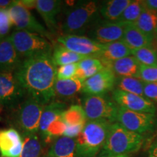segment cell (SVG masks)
Masks as SVG:
<instances>
[{
  "label": "cell",
  "mask_w": 157,
  "mask_h": 157,
  "mask_svg": "<svg viewBox=\"0 0 157 157\" xmlns=\"http://www.w3.org/2000/svg\"><path fill=\"white\" fill-rule=\"evenodd\" d=\"M14 3V1H8V0H2L0 1V9L8 10Z\"/></svg>",
  "instance_id": "f35d334b"
},
{
  "label": "cell",
  "mask_w": 157,
  "mask_h": 157,
  "mask_svg": "<svg viewBox=\"0 0 157 157\" xmlns=\"http://www.w3.org/2000/svg\"><path fill=\"white\" fill-rule=\"evenodd\" d=\"M144 3L147 8L157 12V0H146Z\"/></svg>",
  "instance_id": "8d00e7d4"
},
{
  "label": "cell",
  "mask_w": 157,
  "mask_h": 157,
  "mask_svg": "<svg viewBox=\"0 0 157 157\" xmlns=\"http://www.w3.org/2000/svg\"><path fill=\"white\" fill-rule=\"evenodd\" d=\"M146 8L143 0H132L131 3L124 11L117 22L134 23L138 19L143 10Z\"/></svg>",
  "instance_id": "4dcf8cb0"
},
{
  "label": "cell",
  "mask_w": 157,
  "mask_h": 157,
  "mask_svg": "<svg viewBox=\"0 0 157 157\" xmlns=\"http://www.w3.org/2000/svg\"><path fill=\"white\" fill-rule=\"evenodd\" d=\"M133 24L146 34L155 36L157 34V12L146 7Z\"/></svg>",
  "instance_id": "83f0119b"
},
{
  "label": "cell",
  "mask_w": 157,
  "mask_h": 157,
  "mask_svg": "<svg viewBox=\"0 0 157 157\" xmlns=\"http://www.w3.org/2000/svg\"><path fill=\"white\" fill-rule=\"evenodd\" d=\"M105 66L97 58H87L78 63V68L75 77L84 82L103 70Z\"/></svg>",
  "instance_id": "484cf974"
},
{
  "label": "cell",
  "mask_w": 157,
  "mask_h": 157,
  "mask_svg": "<svg viewBox=\"0 0 157 157\" xmlns=\"http://www.w3.org/2000/svg\"><path fill=\"white\" fill-rule=\"evenodd\" d=\"M143 142V135L131 132L118 122L112 123L98 157L127 156L138 151Z\"/></svg>",
  "instance_id": "7a4b0ae2"
},
{
  "label": "cell",
  "mask_w": 157,
  "mask_h": 157,
  "mask_svg": "<svg viewBox=\"0 0 157 157\" xmlns=\"http://www.w3.org/2000/svg\"><path fill=\"white\" fill-rule=\"evenodd\" d=\"M109 68L117 76L139 78L140 63L134 56H129L111 63Z\"/></svg>",
  "instance_id": "7402d4cb"
},
{
  "label": "cell",
  "mask_w": 157,
  "mask_h": 157,
  "mask_svg": "<svg viewBox=\"0 0 157 157\" xmlns=\"http://www.w3.org/2000/svg\"><path fill=\"white\" fill-rule=\"evenodd\" d=\"M132 56V50L122 40L104 45V48L98 57L105 67L109 68L111 63L127 56Z\"/></svg>",
  "instance_id": "ffe728a7"
},
{
  "label": "cell",
  "mask_w": 157,
  "mask_h": 157,
  "mask_svg": "<svg viewBox=\"0 0 157 157\" xmlns=\"http://www.w3.org/2000/svg\"><path fill=\"white\" fill-rule=\"evenodd\" d=\"M144 97L152 102H157V82L146 83L143 88Z\"/></svg>",
  "instance_id": "d590c367"
},
{
  "label": "cell",
  "mask_w": 157,
  "mask_h": 157,
  "mask_svg": "<svg viewBox=\"0 0 157 157\" xmlns=\"http://www.w3.org/2000/svg\"><path fill=\"white\" fill-rule=\"evenodd\" d=\"M117 76L111 68L105 67L83 82L82 92L89 95H105L113 90Z\"/></svg>",
  "instance_id": "7c38bea8"
},
{
  "label": "cell",
  "mask_w": 157,
  "mask_h": 157,
  "mask_svg": "<svg viewBox=\"0 0 157 157\" xmlns=\"http://www.w3.org/2000/svg\"><path fill=\"white\" fill-rule=\"evenodd\" d=\"M23 146V137L17 129H0V155L2 157H20Z\"/></svg>",
  "instance_id": "2e32d148"
},
{
  "label": "cell",
  "mask_w": 157,
  "mask_h": 157,
  "mask_svg": "<svg viewBox=\"0 0 157 157\" xmlns=\"http://www.w3.org/2000/svg\"><path fill=\"white\" fill-rule=\"evenodd\" d=\"M132 0H109L100 6V14L110 22H117Z\"/></svg>",
  "instance_id": "cb8c5ba5"
},
{
  "label": "cell",
  "mask_w": 157,
  "mask_h": 157,
  "mask_svg": "<svg viewBox=\"0 0 157 157\" xmlns=\"http://www.w3.org/2000/svg\"><path fill=\"white\" fill-rule=\"evenodd\" d=\"M156 42H157V34H156Z\"/></svg>",
  "instance_id": "60d3db41"
},
{
  "label": "cell",
  "mask_w": 157,
  "mask_h": 157,
  "mask_svg": "<svg viewBox=\"0 0 157 157\" xmlns=\"http://www.w3.org/2000/svg\"><path fill=\"white\" fill-rule=\"evenodd\" d=\"M61 117L66 126L85 124L87 122L85 112L82 105H71L64 111Z\"/></svg>",
  "instance_id": "f546056e"
},
{
  "label": "cell",
  "mask_w": 157,
  "mask_h": 157,
  "mask_svg": "<svg viewBox=\"0 0 157 157\" xmlns=\"http://www.w3.org/2000/svg\"><path fill=\"white\" fill-rule=\"evenodd\" d=\"M44 106L28 95L17 105L14 121L21 134H38L39 121Z\"/></svg>",
  "instance_id": "8992f818"
},
{
  "label": "cell",
  "mask_w": 157,
  "mask_h": 157,
  "mask_svg": "<svg viewBox=\"0 0 157 157\" xmlns=\"http://www.w3.org/2000/svg\"><path fill=\"white\" fill-rule=\"evenodd\" d=\"M10 38L23 60L41 55L52 53L54 45L48 39L35 33L16 30Z\"/></svg>",
  "instance_id": "5b68a950"
},
{
  "label": "cell",
  "mask_w": 157,
  "mask_h": 157,
  "mask_svg": "<svg viewBox=\"0 0 157 157\" xmlns=\"http://www.w3.org/2000/svg\"><path fill=\"white\" fill-rule=\"evenodd\" d=\"M52 54L25 59L14 73L27 95L44 105L55 98L57 67Z\"/></svg>",
  "instance_id": "6da1fadb"
},
{
  "label": "cell",
  "mask_w": 157,
  "mask_h": 157,
  "mask_svg": "<svg viewBox=\"0 0 157 157\" xmlns=\"http://www.w3.org/2000/svg\"><path fill=\"white\" fill-rule=\"evenodd\" d=\"M22 62L10 36L0 40V73H15Z\"/></svg>",
  "instance_id": "ac0fdd59"
},
{
  "label": "cell",
  "mask_w": 157,
  "mask_h": 157,
  "mask_svg": "<svg viewBox=\"0 0 157 157\" xmlns=\"http://www.w3.org/2000/svg\"><path fill=\"white\" fill-rule=\"evenodd\" d=\"M8 11L12 22L16 30L35 33L48 40L52 41V35L38 22L29 9L23 6L21 1H14Z\"/></svg>",
  "instance_id": "ba28073f"
},
{
  "label": "cell",
  "mask_w": 157,
  "mask_h": 157,
  "mask_svg": "<svg viewBox=\"0 0 157 157\" xmlns=\"http://www.w3.org/2000/svg\"><path fill=\"white\" fill-rule=\"evenodd\" d=\"M45 157H77L76 138L57 137L51 143Z\"/></svg>",
  "instance_id": "44dd1931"
},
{
  "label": "cell",
  "mask_w": 157,
  "mask_h": 157,
  "mask_svg": "<svg viewBox=\"0 0 157 157\" xmlns=\"http://www.w3.org/2000/svg\"><path fill=\"white\" fill-rule=\"evenodd\" d=\"M139 78L146 83L157 82V66H146L140 64Z\"/></svg>",
  "instance_id": "d6a6232c"
},
{
  "label": "cell",
  "mask_w": 157,
  "mask_h": 157,
  "mask_svg": "<svg viewBox=\"0 0 157 157\" xmlns=\"http://www.w3.org/2000/svg\"><path fill=\"white\" fill-rule=\"evenodd\" d=\"M23 151L20 157H42L44 143L38 134H21Z\"/></svg>",
  "instance_id": "4316f807"
},
{
  "label": "cell",
  "mask_w": 157,
  "mask_h": 157,
  "mask_svg": "<svg viewBox=\"0 0 157 157\" xmlns=\"http://www.w3.org/2000/svg\"><path fill=\"white\" fill-rule=\"evenodd\" d=\"M25 95L26 92L14 73H0V109L17 106Z\"/></svg>",
  "instance_id": "30bf717a"
},
{
  "label": "cell",
  "mask_w": 157,
  "mask_h": 157,
  "mask_svg": "<svg viewBox=\"0 0 157 157\" xmlns=\"http://www.w3.org/2000/svg\"><path fill=\"white\" fill-rule=\"evenodd\" d=\"M66 109L67 105L62 101H52L45 105L39 121L38 133L44 145L45 144L49 128L52 124L61 117L62 114Z\"/></svg>",
  "instance_id": "e0dca14e"
},
{
  "label": "cell",
  "mask_w": 157,
  "mask_h": 157,
  "mask_svg": "<svg viewBox=\"0 0 157 157\" xmlns=\"http://www.w3.org/2000/svg\"><path fill=\"white\" fill-rule=\"evenodd\" d=\"M52 58L56 66H61L68 64L77 63L88 57L75 53L57 42V44L56 43L54 44Z\"/></svg>",
  "instance_id": "d4e9b609"
},
{
  "label": "cell",
  "mask_w": 157,
  "mask_h": 157,
  "mask_svg": "<svg viewBox=\"0 0 157 157\" xmlns=\"http://www.w3.org/2000/svg\"><path fill=\"white\" fill-rule=\"evenodd\" d=\"M112 98L119 107L129 111L153 114L156 113V106L154 102L143 96L126 93L116 88L112 92Z\"/></svg>",
  "instance_id": "5bb4252c"
},
{
  "label": "cell",
  "mask_w": 157,
  "mask_h": 157,
  "mask_svg": "<svg viewBox=\"0 0 157 157\" xmlns=\"http://www.w3.org/2000/svg\"><path fill=\"white\" fill-rule=\"evenodd\" d=\"M57 42L75 53L88 58H98L104 48V45L83 35L63 34L57 38Z\"/></svg>",
  "instance_id": "8fae6325"
},
{
  "label": "cell",
  "mask_w": 157,
  "mask_h": 157,
  "mask_svg": "<svg viewBox=\"0 0 157 157\" xmlns=\"http://www.w3.org/2000/svg\"><path fill=\"white\" fill-rule=\"evenodd\" d=\"M105 157H129L128 156H105Z\"/></svg>",
  "instance_id": "ab89813d"
},
{
  "label": "cell",
  "mask_w": 157,
  "mask_h": 157,
  "mask_svg": "<svg viewBox=\"0 0 157 157\" xmlns=\"http://www.w3.org/2000/svg\"><path fill=\"white\" fill-rule=\"evenodd\" d=\"M111 124L104 119L87 121L76 138L77 157H95L99 154L106 140Z\"/></svg>",
  "instance_id": "277c9868"
},
{
  "label": "cell",
  "mask_w": 157,
  "mask_h": 157,
  "mask_svg": "<svg viewBox=\"0 0 157 157\" xmlns=\"http://www.w3.org/2000/svg\"><path fill=\"white\" fill-rule=\"evenodd\" d=\"M154 39V36L146 34L133 23H127L121 40L133 50L143 48H151Z\"/></svg>",
  "instance_id": "d6986e66"
},
{
  "label": "cell",
  "mask_w": 157,
  "mask_h": 157,
  "mask_svg": "<svg viewBox=\"0 0 157 157\" xmlns=\"http://www.w3.org/2000/svg\"><path fill=\"white\" fill-rule=\"evenodd\" d=\"M87 121L107 120L117 122L119 105L104 95H85L82 101Z\"/></svg>",
  "instance_id": "52a82bcc"
},
{
  "label": "cell",
  "mask_w": 157,
  "mask_h": 157,
  "mask_svg": "<svg viewBox=\"0 0 157 157\" xmlns=\"http://www.w3.org/2000/svg\"><path fill=\"white\" fill-rule=\"evenodd\" d=\"M77 68L78 63L58 66V68H57V78L58 79H69V78L75 77Z\"/></svg>",
  "instance_id": "e575fe53"
},
{
  "label": "cell",
  "mask_w": 157,
  "mask_h": 157,
  "mask_svg": "<svg viewBox=\"0 0 157 157\" xmlns=\"http://www.w3.org/2000/svg\"><path fill=\"white\" fill-rule=\"evenodd\" d=\"M132 56L146 66H157V52L152 48H143L132 50Z\"/></svg>",
  "instance_id": "1f68e13d"
},
{
  "label": "cell",
  "mask_w": 157,
  "mask_h": 157,
  "mask_svg": "<svg viewBox=\"0 0 157 157\" xmlns=\"http://www.w3.org/2000/svg\"><path fill=\"white\" fill-rule=\"evenodd\" d=\"M117 122L131 132L141 135L152 132L157 126L155 114L129 111L119 106Z\"/></svg>",
  "instance_id": "9c48e42d"
},
{
  "label": "cell",
  "mask_w": 157,
  "mask_h": 157,
  "mask_svg": "<svg viewBox=\"0 0 157 157\" xmlns=\"http://www.w3.org/2000/svg\"><path fill=\"white\" fill-rule=\"evenodd\" d=\"M126 23L106 22L93 25L87 32L89 38L99 44L105 45L121 40Z\"/></svg>",
  "instance_id": "4fadbf2b"
},
{
  "label": "cell",
  "mask_w": 157,
  "mask_h": 157,
  "mask_svg": "<svg viewBox=\"0 0 157 157\" xmlns=\"http://www.w3.org/2000/svg\"><path fill=\"white\" fill-rule=\"evenodd\" d=\"M83 82L74 77L69 79H58L55 84V98L68 100L82 91Z\"/></svg>",
  "instance_id": "603a6c76"
},
{
  "label": "cell",
  "mask_w": 157,
  "mask_h": 157,
  "mask_svg": "<svg viewBox=\"0 0 157 157\" xmlns=\"http://www.w3.org/2000/svg\"><path fill=\"white\" fill-rule=\"evenodd\" d=\"M13 25L8 10L0 9V40L5 39Z\"/></svg>",
  "instance_id": "836d02e7"
},
{
  "label": "cell",
  "mask_w": 157,
  "mask_h": 157,
  "mask_svg": "<svg viewBox=\"0 0 157 157\" xmlns=\"http://www.w3.org/2000/svg\"><path fill=\"white\" fill-rule=\"evenodd\" d=\"M98 2L89 0L76 3L67 11L61 30L63 34L80 35L89 31L100 13Z\"/></svg>",
  "instance_id": "3957f363"
},
{
  "label": "cell",
  "mask_w": 157,
  "mask_h": 157,
  "mask_svg": "<svg viewBox=\"0 0 157 157\" xmlns=\"http://www.w3.org/2000/svg\"><path fill=\"white\" fill-rule=\"evenodd\" d=\"M149 157H157V141L153 143L148 150Z\"/></svg>",
  "instance_id": "74e56055"
},
{
  "label": "cell",
  "mask_w": 157,
  "mask_h": 157,
  "mask_svg": "<svg viewBox=\"0 0 157 157\" xmlns=\"http://www.w3.org/2000/svg\"><path fill=\"white\" fill-rule=\"evenodd\" d=\"M115 86H117V89L121 91L144 97V82L139 78L117 76Z\"/></svg>",
  "instance_id": "f1b7e54d"
},
{
  "label": "cell",
  "mask_w": 157,
  "mask_h": 157,
  "mask_svg": "<svg viewBox=\"0 0 157 157\" xmlns=\"http://www.w3.org/2000/svg\"><path fill=\"white\" fill-rule=\"evenodd\" d=\"M63 2L59 0H36L35 8L44 20L51 34L59 30L58 16L62 10Z\"/></svg>",
  "instance_id": "9a60e30c"
}]
</instances>
